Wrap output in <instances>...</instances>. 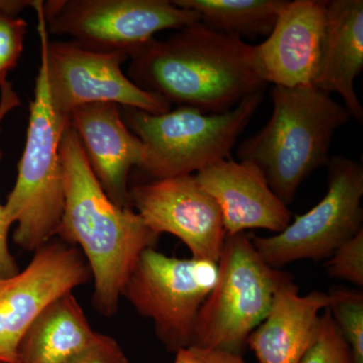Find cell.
I'll use <instances>...</instances> for the list:
<instances>
[{
  "instance_id": "cell-14",
  "label": "cell",
  "mask_w": 363,
  "mask_h": 363,
  "mask_svg": "<svg viewBox=\"0 0 363 363\" xmlns=\"http://www.w3.org/2000/svg\"><path fill=\"white\" fill-rule=\"evenodd\" d=\"M121 108L109 102L83 105L71 112L69 123L107 196L118 206L133 208L128 181L131 169L142 164L145 149L124 123Z\"/></svg>"
},
{
  "instance_id": "cell-27",
  "label": "cell",
  "mask_w": 363,
  "mask_h": 363,
  "mask_svg": "<svg viewBox=\"0 0 363 363\" xmlns=\"http://www.w3.org/2000/svg\"><path fill=\"white\" fill-rule=\"evenodd\" d=\"M0 363H2V362H0Z\"/></svg>"
},
{
  "instance_id": "cell-18",
  "label": "cell",
  "mask_w": 363,
  "mask_h": 363,
  "mask_svg": "<svg viewBox=\"0 0 363 363\" xmlns=\"http://www.w3.org/2000/svg\"><path fill=\"white\" fill-rule=\"evenodd\" d=\"M73 292L52 301L28 327L16 363H61L97 337Z\"/></svg>"
},
{
  "instance_id": "cell-3",
  "label": "cell",
  "mask_w": 363,
  "mask_h": 363,
  "mask_svg": "<svg viewBox=\"0 0 363 363\" xmlns=\"http://www.w3.org/2000/svg\"><path fill=\"white\" fill-rule=\"evenodd\" d=\"M272 113L264 128L238 145L240 162L257 166L286 206L315 169L327 166L333 136L351 117L313 86H272Z\"/></svg>"
},
{
  "instance_id": "cell-9",
  "label": "cell",
  "mask_w": 363,
  "mask_h": 363,
  "mask_svg": "<svg viewBox=\"0 0 363 363\" xmlns=\"http://www.w3.org/2000/svg\"><path fill=\"white\" fill-rule=\"evenodd\" d=\"M49 35H68L88 49L130 54L162 30L199 23L195 11L167 0L43 1Z\"/></svg>"
},
{
  "instance_id": "cell-22",
  "label": "cell",
  "mask_w": 363,
  "mask_h": 363,
  "mask_svg": "<svg viewBox=\"0 0 363 363\" xmlns=\"http://www.w3.org/2000/svg\"><path fill=\"white\" fill-rule=\"evenodd\" d=\"M301 363H353L350 347L328 309L320 317L316 340Z\"/></svg>"
},
{
  "instance_id": "cell-7",
  "label": "cell",
  "mask_w": 363,
  "mask_h": 363,
  "mask_svg": "<svg viewBox=\"0 0 363 363\" xmlns=\"http://www.w3.org/2000/svg\"><path fill=\"white\" fill-rule=\"evenodd\" d=\"M40 57L44 59L48 88L52 106L69 119L71 112L86 104L109 102L123 108L150 114L171 111L172 105L154 92L143 90L124 75L128 61L124 52H100L74 40H51L48 33L42 0H35Z\"/></svg>"
},
{
  "instance_id": "cell-4",
  "label": "cell",
  "mask_w": 363,
  "mask_h": 363,
  "mask_svg": "<svg viewBox=\"0 0 363 363\" xmlns=\"http://www.w3.org/2000/svg\"><path fill=\"white\" fill-rule=\"evenodd\" d=\"M33 93L18 178L4 205L7 224L16 225L14 242L28 252L39 250L58 233L65 204L60 142L70 125L52 106L42 57Z\"/></svg>"
},
{
  "instance_id": "cell-12",
  "label": "cell",
  "mask_w": 363,
  "mask_h": 363,
  "mask_svg": "<svg viewBox=\"0 0 363 363\" xmlns=\"http://www.w3.org/2000/svg\"><path fill=\"white\" fill-rule=\"evenodd\" d=\"M130 197L131 207L155 233L172 234L193 259L218 264L227 236L223 218L195 175L135 184Z\"/></svg>"
},
{
  "instance_id": "cell-2",
  "label": "cell",
  "mask_w": 363,
  "mask_h": 363,
  "mask_svg": "<svg viewBox=\"0 0 363 363\" xmlns=\"http://www.w3.org/2000/svg\"><path fill=\"white\" fill-rule=\"evenodd\" d=\"M60 156L65 204L57 236L80 247L94 281L93 305L112 317L136 262L145 250L156 247L160 235L133 208L118 206L107 196L70 125L62 135Z\"/></svg>"
},
{
  "instance_id": "cell-11",
  "label": "cell",
  "mask_w": 363,
  "mask_h": 363,
  "mask_svg": "<svg viewBox=\"0 0 363 363\" xmlns=\"http://www.w3.org/2000/svg\"><path fill=\"white\" fill-rule=\"evenodd\" d=\"M90 279L82 252L60 240L35 250L23 271L0 279V362L16 363L21 338L35 318Z\"/></svg>"
},
{
  "instance_id": "cell-10",
  "label": "cell",
  "mask_w": 363,
  "mask_h": 363,
  "mask_svg": "<svg viewBox=\"0 0 363 363\" xmlns=\"http://www.w3.org/2000/svg\"><path fill=\"white\" fill-rule=\"evenodd\" d=\"M327 168V192L316 206L296 216L281 233L252 238L269 266L281 269L298 260L328 259L363 229L362 164L337 156L330 157Z\"/></svg>"
},
{
  "instance_id": "cell-5",
  "label": "cell",
  "mask_w": 363,
  "mask_h": 363,
  "mask_svg": "<svg viewBox=\"0 0 363 363\" xmlns=\"http://www.w3.org/2000/svg\"><path fill=\"white\" fill-rule=\"evenodd\" d=\"M262 100L264 91H259L224 113H204L190 106L162 114L124 108V123L145 149L138 169L147 181L161 180L193 175L215 162L231 159L238 136Z\"/></svg>"
},
{
  "instance_id": "cell-16",
  "label": "cell",
  "mask_w": 363,
  "mask_h": 363,
  "mask_svg": "<svg viewBox=\"0 0 363 363\" xmlns=\"http://www.w3.org/2000/svg\"><path fill=\"white\" fill-rule=\"evenodd\" d=\"M329 306L328 294L305 296L292 279L279 286L266 319L252 331L247 346L259 363H301L316 340L320 313Z\"/></svg>"
},
{
  "instance_id": "cell-8",
  "label": "cell",
  "mask_w": 363,
  "mask_h": 363,
  "mask_svg": "<svg viewBox=\"0 0 363 363\" xmlns=\"http://www.w3.org/2000/svg\"><path fill=\"white\" fill-rule=\"evenodd\" d=\"M218 277V264L177 259L155 247L142 253L123 286L140 316L154 324L157 338L169 352L192 345L198 313Z\"/></svg>"
},
{
  "instance_id": "cell-13",
  "label": "cell",
  "mask_w": 363,
  "mask_h": 363,
  "mask_svg": "<svg viewBox=\"0 0 363 363\" xmlns=\"http://www.w3.org/2000/svg\"><path fill=\"white\" fill-rule=\"evenodd\" d=\"M326 26V1H286L269 37L257 45L264 82L294 88L312 86Z\"/></svg>"
},
{
  "instance_id": "cell-23",
  "label": "cell",
  "mask_w": 363,
  "mask_h": 363,
  "mask_svg": "<svg viewBox=\"0 0 363 363\" xmlns=\"http://www.w3.org/2000/svg\"><path fill=\"white\" fill-rule=\"evenodd\" d=\"M327 274L331 278L342 279L363 286V229L346 240L326 262Z\"/></svg>"
},
{
  "instance_id": "cell-26",
  "label": "cell",
  "mask_w": 363,
  "mask_h": 363,
  "mask_svg": "<svg viewBox=\"0 0 363 363\" xmlns=\"http://www.w3.org/2000/svg\"><path fill=\"white\" fill-rule=\"evenodd\" d=\"M174 363H247L242 355L219 348L190 345L175 353Z\"/></svg>"
},
{
  "instance_id": "cell-6",
  "label": "cell",
  "mask_w": 363,
  "mask_h": 363,
  "mask_svg": "<svg viewBox=\"0 0 363 363\" xmlns=\"http://www.w3.org/2000/svg\"><path fill=\"white\" fill-rule=\"evenodd\" d=\"M292 279L264 262L247 233L227 235L216 284L198 313L192 345L243 355L277 291Z\"/></svg>"
},
{
  "instance_id": "cell-21",
  "label": "cell",
  "mask_w": 363,
  "mask_h": 363,
  "mask_svg": "<svg viewBox=\"0 0 363 363\" xmlns=\"http://www.w3.org/2000/svg\"><path fill=\"white\" fill-rule=\"evenodd\" d=\"M35 1L0 0V84L7 81V75L18 65L23 52L28 23L18 18V14L33 7Z\"/></svg>"
},
{
  "instance_id": "cell-20",
  "label": "cell",
  "mask_w": 363,
  "mask_h": 363,
  "mask_svg": "<svg viewBox=\"0 0 363 363\" xmlns=\"http://www.w3.org/2000/svg\"><path fill=\"white\" fill-rule=\"evenodd\" d=\"M328 297L327 309L350 347L353 363H363V293L333 286Z\"/></svg>"
},
{
  "instance_id": "cell-15",
  "label": "cell",
  "mask_w": 363,
  "mask_h": 363,
  "mask_svg": "<svg viewBox=\"0 0 363 363\" xmlns=\"http://www.w3.org/2000/svg\"><path fill=\"white\" fill-rule=\"evenodd\" d=\"M196 180L218 204L227 235L248 229L279 233L292 213L272 192L266 177L248 162L222 160L195 174Z\"/></svg>"
},
{
  "instance_id": "cell-19",
  "label": "cell",
  "mask_w": 363,
  "mask_h": 363,
  "mask_svg": "<svg viewBox=\"0 0 363 363\" xmlns=\"http://www.w3.org/2000/svg\"><path fill=\"white\" fill-rule=\"evenodd\" d=\"M285 0H174L195 11L200 21L215 32L257 38L269 37Z\"/></svg>"
},
{
  "instance_id": "cell-1",
  "label": "cell",
  "mask_w": 363,
  "mask_h": 363,
  "mask_svg": "<svg viewBox=\"0 0 363 363\" xmlns=\"http://www.w3.org/2000/svg\"><path fill=\"white\" fill-rule=\"evenodd\" d=\"M128 78L169 104L204 113L233 111L245 98L264 91L257 45L215 32L201 21L169 39L152 38L128 54Z\"/></svg>"
},
{
  "instance_id": "cell-24",
  "label": "cell",
  "mask_w": 363,
  "mask_h": 363,
  "mask_svg": "<svg viewBox=\"0 0 363 363\" xmlns=\"http://www.w3.org/2000/svg\"><path fill=\"white\" fill-rule=\"evenodd\" d=\"M21 99L14 91L13 84L9 81L0 84V130L2 121L7 114L20 106ZM1 159V150H0ZM11 226L7 224L4 217V206L0 204V279L11 278L20 272L16 260L11 255L9 247V233Z\"/></svg>"
},
{
  "instance_id": "cell-17",
  "label": "cell",
  "mask_w": 363,
  "mask_h": 363,
  "mask_svg": "<svg viewBox=\"0 0 363 363\" xmlns=\"http://www.w3.org/2000/svg\"><path fill=\"white\" fill-rule=\"evenodd\" d=\"M363 70V1H326V26L321 57L313 87L337 93L346 109L358 123L363 107L354 89L355 79Z\"/></svg>"
},
{
  "instance_id": "cell-25",
  "label": "cell",
  "mask_w": 363,
  "mask_h": 363,
  "mask_svg": "<svg viewBox=\"0 0 363 363\" xmlns=\"http://www.w3.org/2000/svg\"><path fill=\"white\" fill-rule=\"evenodd\" d=\"M61 363H130V360L116 339L98 332L87 347Z\"/></svg>"
}]
</instances>
